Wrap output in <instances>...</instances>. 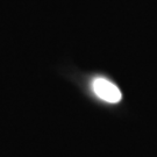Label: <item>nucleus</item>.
Instances as JSON below:
<instances>
[{
    "label": "nucleus",
    "mask_w": 157,
    "mask_h": 157,
    "mask_svg": "<svg viewBox=\"0 0 157 157\" xmlns=\"http://www.w3.org/2000/svg\"><path fill=\"white\" fill-rule=\"evenodd\" d=\"M93 91L94 93L100 99L111 102V104H115L121 100V92L118 89L117 85H114L112 82L107 80L105 78H97L93 82Z\"/></svg>",
    "instance_id": "nucleus-1"
}]
</instances>
